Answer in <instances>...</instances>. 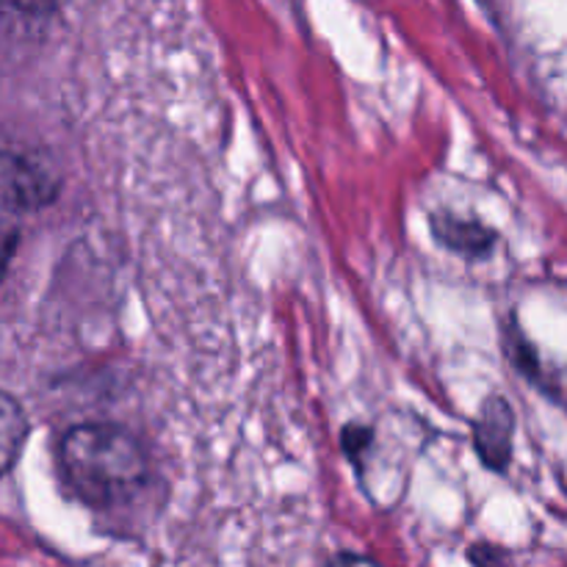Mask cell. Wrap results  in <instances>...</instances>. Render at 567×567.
I'll list each match as a JSON object with an SVG mask.
<instances>
[{"instance_id": "obj_1", "label": "cell", "mask_w": 567, "mask_h": 567, "mask_svg": "<svg viewBox=\"0 0 567 567\" xmlns=\"http://www.w3.org/2000/svg\"><path fill=\"white\" fill-rule=\"evenodd\" d=\"M59 465L72 496L97 513L127 509L153 485L147 449L116 424H78L61 437Z\"/></svg>"}, {"instance_id": "obj_2", "label": "cell", "mask_w": 567, "mask_h": 567, "mask_svg": "<svg viewBox=\"0 0 567 567\" xmlns=\"http://www.w3.org/2000/svg\"><path fill=\"white\" fill-rule=\"evenodd\" d=\"M513 408L502 396H491L482 404V413L474 426V443L482 463L493 471H504L513 457Z\"/></svg>"}, {"instance_id": "obj_3", "label": "cell", "mask_w": 567, "mask_h": 567, "mask_svg": "<svg viewBox=\"0 0 567 567\" xmlns=\"http://www.w3.org/2000/svg\"><path fill=\"white\" fill-rule=\"evenodd\" d=\"M432 230H435L437 241L452 252L465 255V258H485L491 255L493 244H496V233L485 227L476 219H460L452 214H437L432 219Z\"/></svg>"}, {"instance_id": "obj_4", "label": "cell", "mask_w": 567, "mask_h": 567, "mask_svg": "<svg viewBox=\"0 0 567 567\" xmlns=\"http://www.w3.org/2000/svg\"><path fill=\"white\" fill-rule=\"evenodd\" d=\"M55 186H50L48 177L42 172H37V166L28 164L25 158H20V164L6 166V194L9 199H17L20 205H37L48 203V197L53 194Z\"/></svg>"}, {"instance_id": "obj_5", "label": "cell", "mask_w": 567, "mask_h": 567, "mask_svg": "<svg viewBox=\"0 0 567 567\" xmlns=\"http://www.w3.org/2000/svg\"><path fill=\"white\" fill-rule=\"evenodd\" d=\"M0 432H3V437H0V454H3V471L9 474L11 468H14L17 457H20V449L22 443H25V415H22V410L17 408L14 399L6 393L3 396V415H0Z\"/></svg>"}, {"instance_id": "obj_6", "label": "cell", "mask_w": 567, "mask_h": 567, "mask_svg": "<svg viewBox=\"0 0 567 567\" xmlns=\"http://www.w3.org/2000/svg\"><path fill=\"white\" fill-rule=\"evenodd\" d=\"M343 446H347L349 457H360L365 446H371V432L363 426H349L347 435H343Z\"/></svg>"}]
</instances>
